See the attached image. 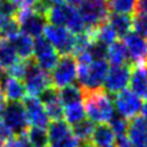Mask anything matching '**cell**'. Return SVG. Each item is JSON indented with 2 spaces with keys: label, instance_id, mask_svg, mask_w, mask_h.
Listing matches in <instances>:
<instances>
[{
  "label": "cell",
  "instance_id": "cell-11",
  "mask_svg": "<svg viewBox=\"0 0 147 147\" xmlns=\"http://www.w3.org/2000/svg\"><path fill=\"white\" fill-rule=\"evenodd\" d=\"M131 66L123 65V66H112L107 72V76L105 78L102 89L108 95L112 94L115 95L124 89H127L130 80Z\"/></svg>",
  "mask_w": 147,
  "mask_h": 147
},
{
  "label": "cell",
  "instance_id": "cell-1",
  "mask_svg": "<svg viewBox=\"0 0 147 147\" xmlns=\"http://www.w3.org/2000/svg\"><path fill=\"white\" fill-rule=\"evenodd\" d=\"M84 111L88 119L92 123L108 124L109 119L114 114V107L112 98L103 89L91 91H83Z\"/></svg>",
  "mask_w": 147,
  "mask_h": 147
},
{
  "label": "cell",
  "instance_id": "cell-30",
  "mask_svg": "<svg viewBox=\"0 0 147 147\" xmlns=\"http://www.w3.org/2000/svg\"><path fill=\"white\" fill-rule=\"evenodd\" d=\"M128 125H129L128 119L123 118L122 115H119L118 113L117 114L114 113L112 115V118L109 119V122H108V127L111 128V130L113 131L114 136H120V135L127 134Z\"/></svg>",
  "mask_w": 147,
  "mask_h": 147
},
{
  "label": "cell",
  "instance_id": "cell-48",
  "mask_svg": "<svg viewBox=\"0 0 147 147\" xmlns=\"http://www.w3.org/2000/svg\"><path fill=\"white\" fill-rule=\"evenodd\" d=\"M146 41H147V38H146Z\"/></svg>",
  "mask_w": 147,
  "mask_h": 147
},
{
  "label": "cell",
  "instance_id": "cell-20",
  "mask_svg": "<svg viewBox=\"0 0 147 147\" xmlns=\"http://www.w3.org/2000/svg\"><path fill=\"white\" fill-rule=\"evenodd\" d=\"M106 59L108 60L112 66H123V65H129V57H128V51L125 49V45L123 41L115 40L113 44H111L107 48V56Z\"/></svg>",
  "mask_w": 147,
  "mask_h": 147
},
{
  "label": "cell",
  "instance_id": "cell-32",
  "mask_svg": "<svg viewBox=\"0 0 147 147\" xmlns=\"http://www.w3.org/2000/svg\"><path fill=\"white\" fill-rule=\"evenodd\" d=\"M45 112L48 118L52 122H56V120H61L63 118V106L61 105L60 101L54 102L51 105H48V106H44Z\"/></svg>",
  "mask_w": 147,
  "mask_h": 147
},
{
  "label": "cell",
  "instance_id": "cell-31",
  "mask_svg": "<svg viewBox=\"0 0 147 147\" xmlns=\"http://www.w3.org/2000/svg\"><path fill=\"white\" fill-rule=\"evenodd\" d=\"M38 98H39V101L43 103V106H48V105L60 101L59 100V89L50 85L49 88H46L45 90L40 94L38 96Z\"/></svg>",
  "mask_w": 147,
  "mask_h": 147
},
{
  "label": "cell",
  "instance_id": "cell-35",
  "mask_svg": "<svg viewBox=\"0 0 147 147\" xmlns=\"http://www.w3.org/2000/svg\"><path fill=\"white\" fill-rule=\"evenodd\" d=\"M5 147H32V145L29 144L27 136L24 134V135L13 136L11 140H9L6 142Z\"/></svg>",
  "mask_w": 147,
  "mask_h": 147
},
{
  "label": "cell",
  "instance_id": "cell-37",
  "mask_svg": "<svg viewBox=\"0 0 147 147\" xmlns=\"http://www.w3.org/2000/svg\"><path fill=\"white\" fill-rule=\"evenodd\" d=\"M10 1L17 9H24V7H32L36 0H10Z\"/></svg>",
  "mask_w": 147,
  "mask_h": 147
},
{
  "label": "cell",
  "instance_id": "cell-6",
  "mask_svg": "<svg viewBox=\"0 0 147 147\" xmlns=\"http://www.w3.org/2000/svg\"><path fill=\"white\" fill-rule=\"evenodd\" d=\"M44 38L51 44L56 52L61 56L72 55L74 49V35L65 27L46 23L44 27Z\"/></svg>",
  "mask_w": 147,
  "mask_h": 147
},
{
  "label": "cell",
  "instance_id": "cell-13",
  "mask_svg": "<svg viewBox=\"0 0 147 147\" xmlns=\"http://www.w3.org/2000/svg\"><path fill=\"white\" fill-rule=\"evenodd\" d=\"M123 39L129 60L135 66H147V41L145 36L131 30Z\"/></svg>",
  "mask_w": 147,
  "mask_h": 147
},
{
  "label": "cell",
  "instance_id": "cell-8",
  "mask_svg": "<svg viewBox=\"0 0 147 147\" xmlns=\"http://www.w3.org/2000/svg\"><path fill=\"white\" fill-rule=\"evenodd\" d=\"M15 18H16L20 26L21 33L30 36L32 39L41 36V34H43L44 27L46 24V18L34 12L32 7L18 9Z\"/></svg>",
  "mask_w": 147,
  "mask_h": 147
},
{
  "label": "cell",
  "instance_id": "cell-28",
  "mask_svg": "<svg viewBox=\"0 0 147 147\" xmlns=\"http://www.w3.org/2000/svg\"><path fill=\"white\" fill-rule=\"evenodd\" d=\"M136 0H107L108 10L113 13L130 15L134 12Z\"/></svg>",
  "mask_w": 147,
  "mask_h": 147
},
{
  "label": "cell",
  "instance_id": "cell-16",
  "mask_svg": "<svg viewBox=\"0 0 147 147\" xmlns=\"http://www.w3.org/2000/svg\"><path fill=\"white\" fill-rule=\"evenodd\" d=\"M129 85L136 96L147 101V66L131 67Z\"/></svg>",
  "mask_w": 147,
  "mask_h": 147
},
{
  "label": "cell",
  "instance_id": "cell-14",
  "mask_svg": "<svg viewBox=\"0 0 147 147\" xmlns=\"http://www.w3.org/2000/svg\"><path fill=\"white\" fill-rule=\"evenodd\" d=\"M23 107L27 115L28 124L30 127L45 129L50 124V119L48 118L43 103L35 96H26L23 98Z\"/></svg>",
  "mask_w": 147,
  "mask_h": 147
},
{
  "label": "cell",
  "instance_id": "cell-39",
  "mask_svg": "<svg viewBox=\"0 0 147 147\" xmlns=\"http://www.w3.org/2000/svg\"><path fill=\"white\" fill-rule=\"evenodd\" d=\"M67 5H71V6L76 7V6H79V5L83 3V0H65Z\"/></svg>",
  "mask_w": 147,
  "mask_h": 147
},
{
  "label": "cell",
  "instance_id": "cell-19",
  "mask_svg": "<svg viewBox=\"0 0 147 147\" xmlns=\"http://www.w3.org/2000/svg\"><path fill=\"white\" fill-rule=\"evenodd\" d=\"M9 41L11 43L20 60H29L33 57V39L30 36L20 33Z\"/></svg>",
  "mask_w": 147,
  "mask_h": 147
},
{
  "label": "cell",
  "instance_id": "cell-34",
  "mask_svg": "<svg viewBox=\"0 0 147 147\" xmlns=\"http://www.w3.org/2000/svg\"><path fill=\"white\" fill-rule=\"evenodd\" d=\"M17 7L10 0H1L0 1V17L3 18H15L17 13Z\"/></svg>",
  "mask_w": 147,
  "mask_h": 147
},
{
  "label": "cell",
  "instance_id": "cell-49",
  "mask_svg": "<svg viewBox=\"0 0 147 147\" xmlns=\"http://www.w3.org/2000/svg\"><path fill=\"white\" fill-rule=\"evenodd\" d=\"M46 147H49V146H46Z\"/></svg>",
  "mask_w": 147,
  "mask_h": 147
},
{
  "label": "cell",
  "instance_id": "cell-24",
  "mask_svg": "<svg viewBox=\"0 0 147 147\" xmlns=\"http://www.w3.org/2000/svg\"><path fill=\"white\" fill-rule=\"evenodd\" d=\"M18 60L20 59L15 49L12 48L11 43L7 40H1V44H0V65L3 66L4 69H9Z\"/></svg>",
  "mask_w": 147,
  "mask_h": 147
},
{
  "label": "cell",
  "instance_id": "cell-23",
  "mask_svg": "<svg viewBox=\"0 0 147 147\" xmlns=\"http://www.w3.org/2000/svg\"><path fill=\"white\" fill-rule=\"evenodd\" d=\"M90 34L94 40L100 41V43H102L106 46H109L117 40V35H115L114 30L111 28V26L107 23V21L101 26L96 27L95 29L90 30Z\"/></svg>",
  "mask_w": 147,
  "mask_h": 147
},
{
  "label": "cell",
  "instance_id": "cell-21",
  "mask_svg": "<svg viewBox=\"0 0 147 147\" xmlns=\"http://www.w3.org/2000/svg\"><path fill=\"white\" fill-rule=\"evenodd\" d=\"M115 136L108 124H98L94 128L90 141L95 147H107L114 142Z\"/></svg>",
  "mask_w": 147,
  "mask_h": 147
},
{
  "label": "cell",
  "instance_id": "cell-10",
  "mask_svg": "<svg viewBox=\"0 0 147 147\" xmlns=\"http://www.w3.org/2000/svg\"><path fill=\"white\" fill-rule=\"evenodd\" d=\"M48 145L50 147H78V140L72 133L71 125L65 120H56L48 125Z\"/></svg>",
  "mask_w": 147,
  "mask_h": 147
},
{
  "label": "cell",
  "instance_id": "cell-22",
  "mask_svg": "<svg viewBox=\"0 0 147 147\" xmlns=\"http://www.w3.org/2000/svg\"><path fill=\"white\" fill-rule=\"evenodd\" d=\"M59 100L62 106H68L72 103L82 102L83 101V90L80 86H77L74 84L67 85L59 89Z\"/></svg>",
  "mask_w": 147,
  "mask_h": 147
},
{
  "label": "cell",
  "instance_id": "cell-18",
  "mask_svg": "<svg viewBox=\"0 0 147 147\" xmlns=\"http://www.w3.org/2000/svg\"><path fill=\"white\" fill-rule=\"evenodd\" d=\"M107 23L111 26V28L114 30L117 38H124L129 34L133 29V21L129 15L122 13H109L107 17Z\"/></svg>",
  "mask_w": 147,
  "mask_h": 147
},
{
  "label": "cell",
  "instance_id": "cell-46",
  "mask_svg": "<svg viewBox=\"0 0 147 147\" xmlns=\"http://www.w3.org/2000/svg\"><path fill=\"white\" fill-rule=\"evenodd\" d=\"M107 147H115V146H112V145H111V146H107Z\"/></svg>",
  "mask_w": 147,
  "mask_h": 147
},
{
  "label": "cell",
  "instance_id": "cell-41",
  "mask_svg": "<svg viewBox=\"0 0 147 147\" xmlns=\"http://www.w3.org/2000/svg\"><path fill=\"white\" fill-rule=\"evenodd\" d=\"M140 112L142 113V118H144L145 120H147V101H145V103H142Z\"/></svg>",
  "mask_w": 147,
  "mask_h": 147
},
{
  "label": "cell",
  "instance_id": "cell-42",
  "mask_svg": "<svg viewBox=\"0 0 147 147\" xmlns=\"http://www.w3.org/2000/svg\"><path fill=\"white\" fill-rule=\"evenodd\" d=\"M5 103H6V98H5L4 94H3V91H1V89H0V111H1V109L4 108Z\"/></svg>",
  "mask_w": 147,
  "mask_h": 147
},
{
  "label": "cell",
  "instance_id": "cell-40",
  "mask_svg": "<svg viewBox=\"0 0 147 147\" xmlns=\"http://www.w3.org/2000/svg\"><path fill=\"white\" fill-rule=\"evenodd\" d=\"M78 147H95V146L92 145V142L90 140H86V141H79Z\"/></svg>",
  "mask_w": 147,
  "mask_h": 147
},
{
  "label": "cell",
  "instance_id": "cell-7",
  "mask_svg": "<svg viewBox=\"0 0 147 147\" xmlns=\"http://www.w3.org/2000/svg\"><path fill=\"white\" fill-rule=\"evenodd\" d=\"M77 79V61L73 55H65L59 59L55 68L51 71L50 82L56 89L71 85Z\"/></svg>",
  "mask_w": 147,
  "mask_h": 147
},
{
  "label": "cell",
  "instance_id": "cell-36",
  "mask_svg": "<svg viewBox=\"0 0 147 147\" xmlns=\"http://www.w3.org/2000/svg\"><path fill=\"white\" fill-rule=\"evenodd\" d=\"M134 15H147V0H136Z\"/></svg>",
  "mask_w": 147,
  "mask_h": 147
},
{
  "label": "cell",
  "instance_id": "cell-45",
  "mask_svg": "<svg viewBox=\"0 0 147 147\" xmlns=\"http://www.w3.org/2000/svg\"><path fill=\"white\" fill-rule=\"evenodd\" d=\"M0 124H1V111H0Z\"/></svg>",
  "mask_w": 147,
  "mask_h": 147
},
{
  "label": "cell",
  "instance_id": "cell-38",
  "mask_svg": "<svg viewBox=\"0 0 147 147\" xmlns=\"http://www.w3.org/2000/svg\"><path fill=\"white\" fill-rule=\"evenodd\" d=\"M114 140H115V145H117L115 147H133V146H131L130 140L128 139L127 134L117 136V139H114Z\"/></svg>",
  "mask_w": 147,
  "mask_h": 147
},
{
  "label": "cell",
  "instance_id": "cell-3",
  "mask_svg": "<svg viewBox=\"0 0 147 147\" xmlns=\"http://www.w3.org/2000/svg\"><path fill=\"white\" fill-rule=\"evenodd\" d=\"M86 30L95 29L107 21L109 15L107 0H83L78 9Z\"/></svg>",
  "mask_w": 147,
  "mask_h": 147
},
{
  "label": "cell",
  "instance_id": "cell-15",
  "mask_svg": "<svg viewBox=\"0 0 147 147\" xmlns=\"http://www.w3.org/2000/svg\"><path fill=\"white\" fill-rule=\"evenodd\" d=\"M128 139L133 147H147V120L142 117H135L128 125Z\"/></svg>",
  "mask_w": 147,
  "mask_h": 147
},
{
  "label": "cell",
  "instance_id": "cell-26",
  "mask_svg": "<svg viewBox=\"0 0 147 147\" xmlns=\"http://www.w3.org/2000/svg\"><path fill=\"white\" fill-rule=\"evenodd\" d=\"M94 128H95V124L88 118L83 119V120H80V122H78L76 124H73L71 127L73 135H74L79 141L90 140L91 135H92V131H94Z\"/></svg>",
  "mask_w": 147,
  "mask_h": 147
},
{
  "label": "cell",
  "instance_id": "cell-44",
  "mask_svg": "<svg viewBox=\"0 0 147 147\" xmlns=\"http://www.w3.org/2000/svg\"><path fill=\"white\" fill-rule=\"evenodd\" d=\"M51 5H59V4H63L65 0H48Z\"/></svg>",
  "mask_w": 147,
  "mask_h": 147
},
{
  "label": "cell",
  "instance_id": "cell-29",
  "mask_svg": "<svg viewBox=\"0 0 147 147\" xmlns=\"http://www.w3.org/2000/svg\"><path fill=\"white\" fill-rule=\"evenodd\" d=\"M20 33H21V30H20V26L17 23L16 18H7V20H5V22L1 26V29H0V39L9 41L13 39Z\"/></svg>",
  "mask_w": 147,
  "mask_h": 147
},
{
  "label": "cell",
  "instance_id": "cell-12",
  "mask_svg": "<svg viewBox=\"0 0 147 147\" xmlns=\"http://www.w3.org/2000/svg\"><path fill=\"white\" fill-rule=\"evenodd\" d=\"M113 102L118 114L125 119H133L138 117L142 106L141 98L136 96L130 89H124L123 91L115 94Z\"/></svg>",
  "mask_w": 147,
  "mask_h": 147
},
{
  "label": "cell",
  "instance_id": "cell-27",
  "mask_svg": "<svg viewBox=\"0 0 147 147\" xmlns=\"http://www.w3.org/2000/svg\"><path fill=\"white\" fill-rule=\"evenodd\" d=\"M26 136L29 141L32 147H46L48 146V133L45 129L41 128H35V127H29Z\"/></svg>",
  "mask_w": 147,
  "mask_h": 147
},
{
  "label": "cell",
  "instance_id": "cell-2",
  "mask_svg": "<svg viewBox=\"0 0 147 147\" xmlns=\"http://www.w3.org/2000/svg\"><path fill=\"white\" fill-rule=\"evenodd\" d=\"M109 69L107 60H94L89 65L77 63V79L83 91L101 89Z\"/></svg>",
  "mask_w": 147,
  "mask_h": 147
},
{
  "label": "cell",
  "instance_id": "cell-5",
  "mask_svg": "<svg viewBox=\"0 0 147 147\" xmlns=\"http://www.w3.org/2000/svg\"><path fill=\"white\" fill-rule=\"evenodd\" d=\"M22 83L26 88V92L29 96L35 97H38L46 88L51 85L50 74L40 69L33 59L27 60V67Z\"/></svg>",
  "mask_w": 147,
  "mask_h": 147
},
{
  "label": "cell",
  "instance_id": "cell-43",
  "mask_svg": "<svg viewBox=\"0 0 147 147\" xmlns=\"http://www.w3.org/2000/svg\"><path fill=\"white\" fill-rule=\"evenodd\" d=\"M5 77H6V71L3 68V66L0 65V85H1V83L3 80L5 79Z\"/></svg>",
  "mask_w": 147,
  "mask_h": 147
},
{
  "label": "cell",
  "instance_id": "cell-17",
  "mask_svg": "<svg viewBox=\"0 0 147 147\" xmlns=\"http://www.w3.org/2000/svg\"><path fill=\"white\" fill-rule=\"evenodd\" d=\"M0 89H1L6 101L10 102H21V100H23L27 96L26 88L22 80L15 79V78L9 76L5 77V79L3 80L1 85H0Z\"/></svg>",
  "mask_w": 147,
  "mask_h": 147
},
{
  "label": "cell",
  "instance_id": "cell-4",
  "mask_svg": "<svg viewBox=\"0 0 147 147\" xmlns=\"http://www.w3.org/2000/svg\"><path fill=\"white\" fill-rule=\"evenodd\" d=\"M1 122L13 136L24 135L29 128L24 107L21 102L6 101L1 109Z\"/></svg>",
  "mask_w": 147,
  "mask_h": 147
},
{
  "label": "cell",
  "instance_id": "cell-33",
  "mask_svg": "<svg viewBox=\"0 0 147 147\" xmlns=\"http://www.w3.org/2000/svg\"><path fill=\"white\" fill-rule=\"evenodd\" d=\"M131 21L134 32L142 36H147V15H134Z\"/></svg>",
  "mask_w": 147,
  "mask_h": 147
},
{
  "label": "cell",
  "instance_id": "cell-47",
  "mask_svg": "<svg viewBox=\"0 0 147 147\" xmlns=\"http://www.w3.org/2000/svg\"><path fill=\"white\" fill-rule=\"evenodd\" d=\"M0 44H1V39H0Z\"/></svg>",
  "mask_w": 147,
  "mask_h": 147
},
{
  "label": "cell",
  "instance_id": "cell-9",
  "mask_svg": "<svg viewBox=\"0 0 147 147\" xmlns=\"http://www.w3.org/2000/svg\"><path fill=\"white\" fill-rule=\"evenodd\" d=\"M34 62L40 69L49 73L55 68L60 59V55L52 48L51 44L44 36L33 39V57Z\"/></svg>",
  "mask_w": 147,
  "mask_h": 147
},
{
  "label": "cell",
  "instance_id": "cell-25",
  "mask_svg": "<svg viewBox=\"0 0 147 147\" xmlns=\"http://www.w3.org/2000/svg\"><path fill=\"white\" fill-rule=\"evenodd\" d=\"M63 117H65V122L68 125H73L83 119H85V111H84L83 103L77 102V103H72V105H68V106H65L63 107Z\"/></svg>",
  "mask_w": 147,
  "mask_h": 147
}]
</instances>
